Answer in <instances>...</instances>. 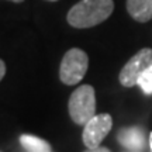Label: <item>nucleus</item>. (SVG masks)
Here are the masks:
<instances>
[{
    "instance_id": "f257e3e1",
    "label": "nucleus",
    "mask_w": 152,
    "mask_h": 152,
    "mask_svg": "<svg viewBox=\"0 0 152 152\" xmlns=\"http://www.w3.org/2000/svg\"><path fill=\"white\" fill-rule=\"evenodd\" d=\"M113 10V0H80L68 11L66 20L75 28H90L107 20Z\"/></svg>"
},
{
    "instance_id": "f03ea898",
    "label": "nucleus",
    "mask_w": 152,
    "mask_h": 152,
    "mask_svg": "<svg viewBox=\"0 0 152 152\" xmlns=\"http://www.w3.org/2000/svg\"><path fill=\"white\" fill-rule=\"evenodd\" d=\"M69 115L77 125H85L96 115V93L90 85L79 86L69 97Z\"/></svg>"
},
{
    "instance_id": "7ed1b4c3",
    "label": "nucleus",
    "mask_w": 152,
    "mask_h": 152,
    "mask_svg": "<svg viewBox=\"0 0 152 152\" xmlns=\"http://www.w3.org/2000/svg\"><path fill=\"white\" fill-rule=\"evenodd\" d=\"M89 66V58L85 51L79 48L69 49L61 62L59 79L68 86H73L85 77Z\"/></svg>"
},
{
    "instance_id": "20e7f679",
    "label": "nucleus",
    "mask_w": 152,
    "mask_h": 152,
    "mask_svg": "<svg viewBox=\"0 0 152 152\" xmlns=\"http://www.w3.org/2000/svg\"><path fill=\"white\" fill-rule=\"evenodd\" d=\"M151 66H152V49L142 48L121 69L118 76L120 83L124 87L135 86V85H138V80H140L141 75Z\"/></svg>"
},
{
    "instance_id": "39448f33",
    "label": "nucleus",
    "mask_w": 152,
    "mask_h": 152,
    "mask_svg": "<svg viewBox=\"0 0 152 152\" xmlns=\"http://www.w3.org/2000/svg\"><path fill=\"white\" fill-rule=\"evenodd\" d=\"M113 127V118L110 114H97L90 121H87L83 128L82 140L87 148L100 147L104 137L107 135Z\"/></svg>"
},
{
    "instance_id": "423d86ee",
    "label": "nucleus",
    "mask_w": 152,
    "mask_h": 152,
    "mask_svg": "<svg viewBox=\"0 0 152 152\" xmlns=\"http://www.w3.org/2000/svg\"><path fill=\"white\" fill-rule=\"evenodd\" d=\"M117 141L128 151H142L147 144L144 130L140 127H124L117 134Z\"/></svg>"
},
{
    "instance_id": "0eeeda50",
    "label": "nucleus",
    "mask_w": 152,
    "mask_h": 152,
    "mask_svg": "<svg viewBox=\"0 0 152 152\" xmlns=\"http://www.w3.org/2000/svg\"><path fill=\"white\" fill-rule=\"evenodd\" d=\"M127 11L135 21L148 23L152 20V0H127Z\"/></svg>"
},
{
    "instance_id": "6e6552de",
    "label": "nucleus",
    "mask_w": 152,
    "mask_h": 152,
    "mask_svg": "<svg viewBox=\"0 0 152 152\" xmlns=\"http://www.w3.org/2000/svg\"><path fill=\"white\" fill-rule=\"evenodd\" d=\"M18 141H20V145L26 149V152H52L51 144L39 137L23 134Z\"/></svg>"
},
{
    "instance_id": "1a4fd4ad",
    "label": "nucleus",
    "mask_w": 152,
    "mask_h": 152,
    "mask_svg": "<svg viewBox=\"0 0 152 152\" xmlns=\"http://www.w3.org/2000/svg\"><path fill=\"white\" fill-rule=\"evenodd\" d=\"M138 86L145 94H152V66L144 72L138 80Z\"/></svg>"
},
{
    "instance_id": "9d476101",
    "label": "nucleus",
    "mask_w": 152,
    "mask_h": 152,
    "mask_svg": "<svg viewBox=\"0 0 152 152\" xmlns=\"http://www.w3.org/2000/svg\"><path fill=\"white\" fill-rule=\"evenodd\" d=\"M85 152H111L107 147H96V148H87Z\"/></svg>"
},
{
    "instance_id": "9b49d317",
    "label": "nucleus",
    "mask_w": 152,
    "mask_h": 152,
    "mask_svg": "<svg viewBox=\"0 0 152 152\" xmlns=\"http://www.w3.org/2000/svg\"><path fill=\"white\" fill-rule=\"evenodd\" d=\"M6 75V64L4 61H0V79H3Z\"/></svg>"
},
{
    "instance_id": "f8f14e48",
    "label": "nucleus",
    "mask_w": 152,
    "mask_h": 152,
    "mask_svg": "<svg viewBox=\"0 0 152 152\" xmlns=\"http://www.w3.org/2000/svg\"><path fill=\"white\" fill-rule=\"evenodd\" d=\"M149 147H151V152H152V132L149 134Z\"/></svg>"
},
{
    "instance_id": "ddd939ff",
    "label": "nucleus",
    "mask_w": 152,
    "mask_h": 152,
    "mask_svg": "<svg viewBox=\"0 0 152 152\" xmlns=\"http://www.w3.org/2000/svg\"><path fill=\"white\" fill-rule=\"evenodd\" d=\"M10 1H14V3H23L24 0H10Z\"/></svg>"
},
{
    "instance_id": "4468645a",
    "label": "nucleus",
    "mask_w": 152,
    "mask_h": 152,
    "mask_svg": "<svg viewBox=\"0 0 152 152\" xmlns=\"http://www.w3.org/2000/svg\"><path fill=\"white\" fill-rule=\"evenodd\" d=\"M128 152H142V151H128Z\"/></svg>"
},
{
    "instance_id": "2eb2a0df",
    "label": "nucleus",
    "mask_w": 152,
    "mask_h": 152,
    "mask_svg": "<svg viewBox=\"0 0 152 152\" xmlns=\"http://www.w3.org/2000/svg\"><path fill=\"white\" fill-rule=\"evenodd\" d=\"M47 1H56V0H47Z\"/></svg>"
}]
</instances>
